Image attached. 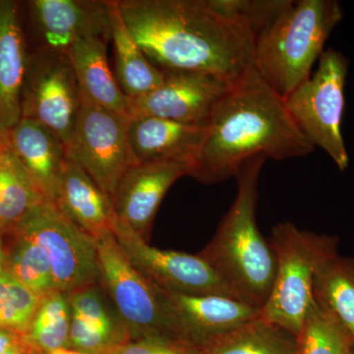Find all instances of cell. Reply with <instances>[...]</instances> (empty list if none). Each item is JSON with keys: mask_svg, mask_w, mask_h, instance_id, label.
<instances>
[{"mask_svg": "<svg viewBox=\"0 0 354 354\" xmlns=\"http://www.w3.org/2000/svg\"><path fill=\"white\" fill-rule=\"evenodd\" d=\"M118 3L133 38L164 72H198L234 83L254 68L256 37L211 0Z\"/></svg>", "mask_w": 354, "mask_h": 354, "instance_id": "6da1fadb", "label": "cell"}, {"mask_svg": "<svg viewBox=\"0 0 354 354\" xmlns=\"http://www.w3.org/2000/svg\"><path fill=\"white\" fill-rule=\"evenodd\" d=\"M314 149L285 101L253 68L214 106L189 176L204 184L223 183L236 177L242 165L257 156L283 160L304 157Z\"/></svg>", "mask_w": 354, "mask_h": 354, "instance_id": "7a4b0ae2", "label": "cell"}, {"mask_svg": "<svg viewBox=\"0 0 354 354\" xmlns=\"http://www.w3.org/2000/svg\"><path fill=\"white\" fill-rule=\"evenodd\" d=\"M267 158L257 156L242 165L237 193L212 241L198 255L242 301L262 310L271 293L276 259L256 221L261 169Z\"/></svg>", "mask_w": 354, "mask_h": 354, "instance_id": "3957f363", "label": "cell"}, {"mask_svg": "<svg viewBox=\"0 0 354 354\" xmlns=\"http://www.w3.org/2000/svg\"><path fill=\"white\" fill-rule=\"evenodd\" d=\"M344 16L335 0H299L256 38L254 68L285 101L312 75Z\"/></svg>", "mask_w": 354, "mask_h": 354, "instance_id": "277c9868", "label": "cell"}, {"mask_svg": "<svg viewBox=\"0 0 354 354\" xmlns=\"http://www.w3.org/2000/svg\"><path fill=\"white\" fill-rule=\"evenodd\" d=\"M270 244L276 272L261 316L297 337L314 299L317 272L339 254V239L300 230L285 221L272 227Z\"/></svg>", "mask_w": 354, "mask_h": 354, "instance_id": "5b68a950", "label": "cell"}, {"mask_svg": "<svg viewBox=\"0 0 354 354\" xmlns=\"http://www.w3.org/2000/svg\"><path fill=\"white\" fill-rule=\"evenodd\" d=\"M315 73L285 100L295 124L314 147L325 151L342 171L349 158L342 133L348 62L329 48L319 58Z\"/></svg>", "mask_w": 354, "mask_h": 354, "instance_id": "8992f818", "label": "cell"}, {"mask_svg": "<svg viewBox=\"0 0 354 354\" xmlns=\"http://www.w3.org/2000/svg\"><path fill=\"white\" fill-rule=\"evenodd\" d=\"M95 242L100 285L127 327L130 339H177L162 290L131 264L113 232L95 239Z\"/></svg>", "mask_w": 354, "mask_h": 354, "instance_id": "52a82bcc", "label": "cell"}, {"mask_svg": "<svg viewBox=\"0 0 354 354\" xmlns=\"http://www.w3.org/2000/svg\"><path fill=\"white\" fill-rule=\"evenodd\" d=\"M10 230L24 235L46 252L55 290L68 293L100 283L95 239L57 208L44 200Z\"/></svg>", "mask_w": 354, "mask_h": 354, "instance_id": "ba28073f", "label": "cell"}, {"mask_svg": "<svg viewBox=\"0 0 354 354\" xmlns=\"http://www.w3.org/2000/svg\"><path fill=\"white\" fill-rule=\"evenodd\" d=\"M80 102L66 157L113 197L121 179L137 165L130 147V120L81 95Z\"/></svg>", "mask_w": 354, "mask_h": 354, "instance_id": "9c48e42d", "label": "cell"}, {"mask_svg": "<svg viewBox=\"0 0 354 354\" xmlns=\"http://www.w3.org/2000/svg\"><path fill=\"white\" fill-rule=\"evenodd\" d=\"M80 93L66 53L41 50L28 60L22 91V118L37 121L68 146L79 109Z\"/></svg>", "mask_w": 354, "mask_h": 354, "instance_id": "30bf717a", "label": "cell"}, {"mask_svg": "<svg viewBox=\"0 0 354 354\" xmlns=\"http://www.w3.org/2000/svg\"><path fill=\"white\" fill-rule=\"evenodd\" d=\"M113 234L131 264L149 281L162 290L185 295H218L239 299L218 272L198 254L191 255L149 245L148 241L116 220Z\"/></svg>", "mask_w": 354, "mask_h": 354, "instance_id": "8fae6325", "label": "cell"}, {"mask_svg": "<svg viewBox=\"0 0 354 354\" xmlns=\"http://www.w3.org/2000/svg\"><path fill=\"white\" fill-rule=\"evenodd\" d=\"M232 83L209 74L165 71L160 87L137 99H130L127 118H144L207 125L221 95Z\"/></svg>", "mask_w": 354, "mask_h": 354, "instance_id": "7c38bea8", "label": "cell"}, {"mask_svg": "<svg viewBox=\"0 0 354 354\" xmlns=\"http://www.w3.org/2000/svg\"><path fill=\"white\" fill-rule=\"evenodd\" d=\"M160 290L174 335L199 348L261 314L260 308L237 298Z\"/></svg>", "mask_w": 354, "mask_h": 354, "instance_id": "4fadbf2b", "label": "cell"}, {"mask_svg": "<svg viewBox=\"0 0 354 354\" xmlns=\"http://www.w3.org/2000/svg\"><path fill=\"white\" fill-rule=\"evenodd\" d=\"M190 165L164 162L136 165L127 172L113 199L116 221L148 241L156 214L177 179L189 176Z\"/></svg>", "mask_w": 354, "mask_h": 354, "instance_id": "5bb4252c", "label": "cell"}, {"mask_svg": "<svg viewBox=\"0 0 354 354\" xmlns=\"http://www.w3.org/2000/svg\"><path fill=\"white\" fill-rule=\"evenodd\" d=\"M30 6L43 41L41 50L66 53L81 39H111L108 1L34 0Z\"/></svg>", "mask_w": 354, "mask_h": 354, "instance_id": "9a60e30c", "label": "cell"}, {"mask_svg": "<svg viewBox=\"0 0 354 354\" xmlns=\"http://www.w3.org/2000/svg\"><path fill=\"white\" fill-rule=\"evenodd\" d=\"M68 298V348L81 354H106L129 341L127 327L100 283L72 291Z\"/></svg>", "mask_w": 354, "mask_h": 354, "instance_id": "2e32d148", "label": "cell"}, {"mask_svg": "<svg viewBox=\"0 0 354 354\" xmlns=\"http://www.w3.org/2000/svg\"><path fill=\"white\" fill-rule=\"evenodd\" d=\"M128 132L137 165L179 162L190 165L191 169L206 137L207 125L144 118L130 120Z\"/></svg>", "mask_w": 354, "mask_h": 354, "instance_id": "e0dca14e", "label": "cell"}, {"mask_svg": "<svg viewBox=\"0 0 354 354\" xmlns=\"http://www.w3.org/2000/svg\"><path fill=\"white\" fill-rule=\"evenodd\" d=\"M7 134L15 157L44 198L55 203L67 160L64 142L48 128L26 118H21Z\"/></svg>", "mask_w": 354, "mask_h": 354, "instance_id": "ac0fdd59", "label": "cell"}, {"mask_svg": "<svg viewBox=\"0 0 354 354\" xmlns=\"http://www.w3.org/2000/svg\"><path fill=\"white\" fill-rule=\"evenodd\" d=\"M55 204L94 239L113 232V199L78 165L67 158Z\"/></svg>", "mask_w": 354, "mask_h": 354, "instance_id": "d6986e66", "label": "cell"}, {"mask_svg": "<svg viewBox=\"0 0 354 354\" xmlns=\"http://www.w3.org/2000/svg\"><path fill=\"white\" fill-rule=\"evenodd\" d=\"M28 59L16 2L0 0V129L8 132L22 118V91Z\"/></svg>", "mask_w": 354, "mask_h": 354, "instance_id": "ffe728a7", "label": "cell"}, {"mask_svg": "<svg viewBox=\"0 0 354 354\" xmlns=\"http://www.w3.org/2000/svg\"><path fill=\"white\" fill-rule=\"evenodd\" d=\"M108 44L100 38L81 39L67 50L66 55L75 73L80 95L127 118L130 99L121 90L109 68Z\"/></svg>", "mask_w": 354, "mask_h": 354, "instance_id": "44dd1931", "label": "cell"}, {"mask_svg": "<svg viewBox=\"0 0 354 354\" xmlns=\"http://www.w3.org/2000/svg\"><path fill=\"white\" fill-rule=\"evenodd\" d=\"M108 6L115 55L116 80L129 99L143 97L162 85L165 72L149 60L133 38L121 16L118 1H108Z\"/></svg>", "mask_w": 354, "mask_h": 354, "instance_id": "7402d4cb", "label": "cell"}, {"mask_svg": "<svg viewBox=\"0 0 354 354\" xmlns=\"http://www.w3.org/2000/svg\"><path fill=\"white\" fill-rule=\"evenodd\" d=\"M201 354H297V337L260 314L209 342Z\"/></svg>", "mask_w": 354, "mask_h": 354, "instance_id": "603a6c76", "label": "cell"}, {"mask_svg": "<svg viewBox=\"0 0 354 354\" xmlns=\"http://www.w3.org/2000/svg\"><path fill=\"white\" fill-rule=\"evenodd\" d=\"M313 297L354 344V257L328 260L317 272Z\"/></svg>", "mask_w": 354, "mask_h": 354, "instance_id": "cb8c5ba5", "label": "cell"}, {"mask_svg": "<svg viewBox=\"0 0 354 354\" xmlns=\"http://www.w3.org/2000/svg\"><path fill=\"white\" fill-rule=\"evenodd\" d=\"M1 237L4 271L39 297L55 290L50 260L41 247L13 230Z\"/></svg>", "mask_w": 354, "mask_h": 354, "instance_id": "d4e9b609", "label": "cell"}, {"mask_svg": "<svg viewBox=\"0 0 354 354\" xmlns=\"http://www.w3.org/2000/svg\"><path fill=\"white\" fill-rule=\"evenodd\" d=\"M71 309L67 293L53 290L41 298L26 342L41 354L68 348Z\"/></svg>", "mask_w": 354, "mask_h": 354, "instance_id": "484cf974", "label": "cell"}, {"mask_svg": "<svg viewBox=\"0 0 354 354\" xmlns=\"http://www.w3.org/2000/svg\"><path fill=\"white\" fill-rule=\"evenodd\" d=\"M297 337V354H354L351 337L314 299Z\"/></svg>", "mask_w": 354, "mask_h": 354, "instance_id": "4316f807", "label": "cell"}, {"mask_svg": "<svg viewBox=\"0 0 354 354\" xmlns=\"http://www.w3.org/2000/svg\"><path fill=\"white\" fill-rule=\"evenodd\" d=\"M44 200L46 198L15 157L12 169L0 193V236Z\"/></svg>", "mask_w": 354, "mask_h": 354, "instance_id": "83f0119b", "label": "cell"}, {"mask_svg": "<svg viewBox=\"0 0 354 354\" xmlns=\"http://www.w3.org/2000/svg\"><path fill=\"white\" fill-rule=\"evenodd\" d=\"M41 298L3 271L0 274V329L25 335Z\"/></svg>", "mask_w": 354, "mask_h": 354, "instance_id": "f1b7e54d", "label": "cell"}, {"mask_svg": "<svg viewBox=\"0 0 354 354\" xmlns=\"http://www.w3.org/2000/svg\"><path fill=\"white\" fill-rule=\"evenodd\" d=\"M221 12L246 25L257 38L286 9L291 0H211Z\"/></svg>", "mask_w": 354, "mask_h": 354, "instance_id": "f546056e", "label": "cell"}, {"mask_svg": "<svg viewBox=\"0 0 354 354\" xmlns=\"http://www.w3.org/2000/svg\"><path fill=\"white\" fill-rule=\"evenodd\" d=\"M106 354H201V348L171 337L129 339Z\"/></svg>", "mask_w": 354, "mask_h": 354, "instance_id": "4dcf8cb0", "label": "cell"}, {"mask_svg": "<svg viewBox=\"0 0 354 354\" xmlns=\"http://www.w3.org/2000/svg\"><path fill=\"white\" fill-rule=\"evenodd\" d=\"M14 160H15V156L11 150L0 160V193L3 189L11 169H12Z\"/></svg>", "mask_w": 354, "mask_h": 354, "instance_id": "1f68e13d", "label": "cell"}, {"mask_svg": "<svg viewBox=\"0 0 354 354\" xmlns=\"http://www.w3.org/2000/svg\"><path fill=\"white\" fill-rule=\"evenodd\" d=\"M23 335H24L12 332V330L0 329V354L19 341Z\"/></svg>", "mask_w": 354, "mask_h": 354, "instance_id": "d6a6232c", "label": "cell"}, {"mask_svg": "<svg viewBox=\"0 0 354 354\" xmlns=\"http://www.w3.org/2000/svg\"><path fill=\"white\" fill-rule=\"evenodd\" d=\"M30 351H31V346L26 342L24 335H23L19 341L15 342L1 354H28Z\"/></svg>", "mask_w": 354, "mask_h": 354, "instance_id": "836d02e7", "label": "cell"}, {"mask_svg": "<svg viewBox=\"0 0 354 354\" xmlns=\"http://www.w3.org/2000/svg\"><path fill=\"white\" fill-rule=\"evenodd\" d=\"M11 150L9 143L8 134L3 130L0 129V160Z\"/></svg>", "mask_w": 354, "mask_h": 354, "instance_id": "e575fe53", "label": "cell"}, {"mask_svg": "<svg viewBox=\"0 0 354 354\" xmlns=\"http://www.w3.org/2000/svg\"><path fill=\"white\" fill-rule=\"evenodd\" d=\"M4 271V251H3V241L2 237L0 236V274Z\"/></svg>", "mask_w": 354, "mask_h": 354, "instance_id": "d590c367", "label": "cell"}, {"mask_svg": "<svg viewBox=\"0 0 354 354\" xmlns=\"http://www.w3.org/2000/svg\"><path fill=\"white\" fill-rule=\"evenodd\" d=\"M50 354H81L79 353H77L75 351H72V349L70 348H62V349H58V351H53V353Z\"/></svg>", "mask_w": 354, "mask_h": 354, "instance_id": "8d00e7d4", "label": "cell"}, {"mask_svg": "<svg viewBox=\"0 0 354 354\" xmlns=\"http://www.w3.org/2000/svg\"><path fill=\"white\" fill-rule=\"evenodd\" d=\"M28 354H41V353H38V351H35V349L32 348L31 346V351H30L29 353H28Z\"/></svg>", "mask_w": 354, "mask_h": 354, "instance_id": "74e56055", "label": "cell"}]
</instances>
